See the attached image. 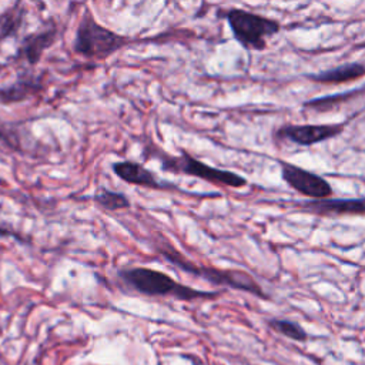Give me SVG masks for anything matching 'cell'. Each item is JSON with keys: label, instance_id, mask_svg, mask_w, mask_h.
<instances>
[{"label": "cell", "instance_id": "1", "mask_svg": "<svg viewBox=\"0 0 365 365\" xmlns=\"http://www.w3.org/2000/svg\"><path fill=\"white\" fill-rule=\"evenodd\" d=\"M120 277L136 291L151 297H174L180 301L214 299L216 291H202L174 282L167 274L147 267H134L120 271Z\"/></svg>", "mask_w": 365, "mask_h": 365}, {"label": "cell", "instance_id": "2", "mask_svg": "<svg viewBox=\"0 0 365 365\" xmlns=\"http://www.w3.org/2000/svg\"><path fill=\"white\" fill-rule=\"evenodd\" d=\"M126 43V37L99 25L91 13L86 11L76 32L73 50L88 59H106Z\"/></svg>", "mask_w": 365, "mask_h": 365}, {"label": "cell", "instance_id": "3", "mask_svg": "<svg viewBox=\"0 0 365 365\" xmlns=\"http://www.w3.org/2000/svg\"><path fill=\"white\" fill-rule=\"evenodd\" d=\"M226 19L236 40L248 50H264L267 39L280 32V23L240 9L228 11Z\"/></svg>", "mask_w": 365, "mask_h": 365}, {"label": "cell", "instance_id": "4", "mask_svg": "<svg viewBox=\"0 0 365 365\" xmlns=\"http://www.w3.org/2000/svg\"><path fill=\"white\" fill-rule=\"evenodd\" d=\"M164 257L171 261L173 264L181 267V270H185L190 274H195V276L203 277L207 282L216 284V286H226L230 289H236V290H241L245 293H250L258 299H267L265 293L262 291V289L255 283V280L248 276L247 272L244 271H237V270H217V268H210V267H199L193 262L185 261L181 258V255L175 251H163Z\"/></svg>", "mask_w": 365, "mask_h": 365}, {"label": "cell", "instance_id": "5", "mask_svg": "<svg viewBox=\"0 0 365 365\" xmlns=\"http://www.w3.org/2000/svg\"><path fill=\"white\" fill-rule=\"evenodd\" d=\"M163 168L173 171V173H181V174L199 177L202 180L213 182V185H219V186H224V187L241 189V187L247 186V180L243 175L228 171V170L212 167V166L195 158L193 156H190L186 151H182V154L177 158H167L163 164Z\"/></svg>", "mask_w": 365, "mask_h": 365}, {"label": "cell", "instance_id": "6", "mask_svg": "<svg viewBox=\"0 0 365 365\" xmlns=\"http://www.w3.org/2000/svg\"><path fill=\"white\" fill-rule=\"evenodd\" d=\"M280 167L283 180L300 195L311 200L328 199L332 196L331 185L324 177L287 161H280Z\"/></svg>", "mask_w": 365, "mask_h": 365}, {"label": "cell", "instance_id": "7", "mask_svg": "<svg viewBox=\"0 0 365 365\" xmlns=\"http://www.w3.org/2000/svg\"><path fill=\"white\" fill-rule=\"evenodd\" d=\"M342 130V124H290L282 127L277 136L299 146H314L337 137Z\"/></svg>", "mask_w": 365, "mask_h": 365}, {"label": "cell", "instance_id": "8", "mask_svg": "<svg viewBox=\"0 0 365 365\" xmlns=\"http://www.w3.org/2000/svg\"><path fill=\"white\" fill-rule=\"evenodd\" d=\"M301 209L321 216H365V199H318L300 204Z\"/></svg>", "mask_w": 365, "mask_h": 365}, {"label": "cell", "instance_id": "9", "mask_svg": "<svg viewBox=\"0 0 365 365\" xmlns=\"http://www.w3.org/2000/svg\"><path fill=\"white\" fill-rule=\"evenodd\" d=\"M113 171L123 181L129 182V185L149 187V189H158V190L174 187L171 185H167V182H161L154 173H151L144 166L136 161H117L113 164Z\"/></svg>", "mask_w": 365, "mask_h": 365}, {"label": "cell", "instance_id": "10", "mask_svg": "<svg viewBox=\"0 0 365 365\" xmlns=\"http://www.w3.org/2000/svg\"><path fill=\"white\" fill-rule=\"evenodd\" d=\"M365 76V64L361 63H348L342 64L340 67L325 70L317 74H310L308 79L317 83H324V84H341V83H348L352 80H357L359 77Z\"/></svg>", "mask_w": 365, "mask_h": 365}, {"label": "cell", "instance_id": "11", "mask_svg": "<svg viewBox=\"0 0 365 365\" xmlns=\"http://www.w3.org/2000/svg\"><path fill=\"white\" fill-rule=\"evenodd\" d=\"M57 36L56 29H47V30H42L39 33H35L32 36H29L22 47V53L26 57V60L30 64H36L43 53L52 47V45L54 43Z\"/></svg>", "mask_w": 365, "mask_h": 365}, {"label": "cell", "instance_id": "12", "mask_svg": "<svg viewBox=\"0 0 365 365\" xmlns=\"http://www.w3.org/2000/svg\"><path fill=\"white\" fill-rule=\"evenodd\" d=\"M95 202L100 207H103L105 210H109V212H117V210L130 207V200L123 193L110 192V190L98 192L95 196Z\"/></svg>", "mask_w": 365, "mask_h": 365}, {"label": "cell", "instance_id": "13", "mask_svg": "<svg viewBox=\"0 0 365 365\" xmlns=\"http://www.w3.org/2000/svg\"><path fill=\"white\" fill-rule=\"evenodd\" d=\"M30 90H37V86H33L32 80H19L11 87L0 88V100L5 103L21 102L28 98Z\"/></svg>", "mask_w": 365, "mask_h": 365}, {"label": "cell", "instance_id": "14", "mask_svg": "<svg viewBox=\"0 0 365 365\" xmlns=\"http://www.w3.org/2000/svg\"><path fill=\"white\" fill-rule=\"evenodd\" d=\"M270 327L272 330H276L277 332H280L282 335L294 340V341H306L308 338L306 330L294 323V321H289V320H270L268 321Z\"/></svg>", "mask_w": 365, "mask_h": 365}, {"label": "cell", "instance_id": "15", "mask_svg": "<svg viewBox=\"0 0 365 365\" xmlns=\"http://www.w3.org/2000/svg\"><path fill=\"white\" fill-rule=\"evenodd\" d=\"M22 18L23 11L19 5H16L15 9H11L0 16V39L13 35L22 23Z\"/></svg>", "mask_w": 365, "mask_h": 365}, {"label": "cell", "instance_id": "16", "mask_svg": "<svg viewBox=\"0 0 365 365\" xmlns=\"http://www.w3.org/2000/svg\"><path fill=\"white\" fill-rule=\"evenodd\" d=\"M351 96V93H344V95H338V96H328V98H323V99H314L307 102L304 106L310 108V109H315V110H328L337 105H340L341 102L347 100Z\"/></svg>", "mask_w": 365, "mask_h": 365}, {"label": "cell", "instance_id": "17", "mask_svg": "<svg viewBox=\"0 0 365 365\" xmlns=\"http://www.w3.org/2000/svg\"><path fill=\"white\" fill-rule=\"evenodd\" d=\"M0 236H4V237L12 236V237H18L19 238V236H16L12 230H9L8 227H4V226H0Z\"/></svg>", "mask_w": 365, "mask_h": 365}, {"label": "cell", "instance_id": "18", "mask_svg": "<svg viewBox=\"0 0 365 365\" xmlns=\"http://www.w3.org/2000/svg\"><path fill=\"white\" fill-rule=\"evenodd\" d=\"M0 70H2V64H0Z\"/></svg>", "mask_w": 365, "mask_h": 365}]
</instances>
